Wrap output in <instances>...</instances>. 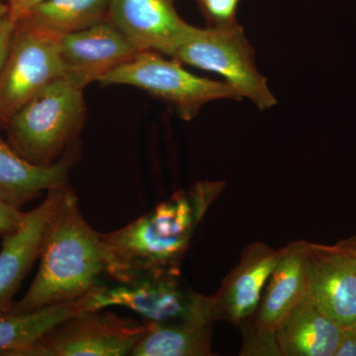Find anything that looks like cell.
Returning a JSON list of instances; mask_svg holds the SVG:
<instances>
[{
	"instance_id": "22",
	"label": "cell",
	"mask_w": 356,
	"mask_h": 356,
	"mask_svg": "<svg viewBox=\"0 0 356 356\" xmlns=\"http://www.w3.org/2000/svg\"><path fill=\"white\" fill-rule=\"evenodd\" d=\"M13 28L14 20L11 18L10 15L0 26V69H1L7 50H8L9 42H10L11 35H13Z\"/></svg>"
},
{
	"instance_id": "25",
	"label": "cell",
	"mask_w": 356,
	"mask_h": 356,
	"mask_svg": "<svg viewBox=\"0 0 356 356\" xmlns=\"http://www.w3.org/2000/svg\"><path fill=\"white\" fill-rule=\"evenodd\" d=\"M341 242L346 243V245H348V247H350L356 254V236L348 238V240L341 241Z\"/></svg>"
},
{
	"instance_id": "17",
	"label": "cell",
	"mask_w": 356,
	"mask_h": 356,
	"mask_svg": "<svg viewBox=\"0 0 356 356\" xmlns=\"http://www.w3.org/2000/svg\"><path fill=\"white\" fill-rule=\"evenodd\" d=\"M149 324V330L140 337L130 355H214L211 348L213 324L210 323L184 321L170 324Z\"/></svg>"
},
{
	"instance_id": "12",
	"label": "cell",
	"mask_w": 356,
	"mask_h": 356,
	"mask_svg": "<svg viewBox=\"0 0 356 356\" xmlns=\"http://www.w3.org/2000/svg\"><path fill=\"white\" fill-rule=\"evenodd\" d=\"M69 191V189H67ZM67 191H50L38 207L25 213L20 228L2 238L0 250V314H6L35 262Z\"/></svg>"
},
{
	"instance_id": "6",
	"label": "cell",
	"mask_w": 356,
	"mask_h": 356,
	"mask_svg": "<svg viewBox=\"0 0 356 356\" xmlns=\"http://www.w3.org/2000/svg\"><path fill=\"white\" fill-rule=\"evenodd\" d=\"M64 77L58 38L23 18L14 19L0 69V128L28 100L51 81Z\"/></svg>"
},
{
	"instance_id": "18",
	"label": "cell",
	"mask_w": 356,
	"mask_h": 356,
	"mask_svg": "<svg viewBox=\"0 0 356 356\" xmlns=\"http://www.w3.org/2000/svg\"><path fill=\"white\" fill-rule=\"evenodd\" d=\"M86 311V296L31 312L0 314V356H16L70 316Z\"/></svg>"
},
{
	"instance_id": "9",
	"label": "cell",
	"mask_w": 356,
	"mask_h": 356,
	"mask_svg": "<svg viewBox=\"0 0 356 356\" xmlns=\"http://www.w3.org/2000/svg\"><path fill=\"white\" fill-rule=\"evenodd\" d=\"M312 301L341 327L356 324V254L348 245L307 242Z\"/></svg>"
},
{
	"instance_id": "10",
	"label": "cell",
	"mask_w": 356,
	"mask_h": 356,
	"mask_svg": "<svg viewBox=\"0 0 356 356\" xmlns=\"http://www.w3.org/2000/svg\"><path fill=\"white\" fill-rule=\"evenodd\" d=\"M64 77L81 88L135 57L139 50L110 21L58 38Z\"/></svg>"
},
{
	"instance_id": "19",
	"label": "cell",
	"mask_w": 356,
	"mask_h": 356,
	"mask_svg": "<svg viewBox=\"0 0 356 356\" xmlns=\"http://www.w3.org/2000/svg\"><path fill=\"white\" fill-rule=\"evenodd\" d=\"M240 0H197L199 8L202 11L208 26L234 24L236 21Z\"/></svg>"
},
{
	"instance_id": "24",
	"label": "cell",
	"mask_w": 356,
	"mask_h": 356,
	"mask_svg": "<svg viewBox=\"0 0 356 356\" xmlns=\"http://www.w3.org/2000/svg\"><path fill=\"white\" fill-rule=\"evenodd\" d=\"M9 15H10L9 4L3 0H0V26L8 18Z\"/></svg>"
},
{
	"instance_id": "5",
	"label": "cell",
	"mask_w": 356,
	"mask_h": 356,
	"mask_svg": "<svg viewBox=\"0 0 356 356\" xmlns=\"http://www.w3.org/2000/svg\"><path fill=\"white\" fill-rule=\"evenodd\" d=\"M170 58L220 74L241 97L248 98L261 110L271 108L277 102L266 77L257 70L254 48L238 22L205 29L195 27Z\"/></svg>"
},
{
	"instance_id": "16",
	"label": "cell",
	"mask_w": 356,
	"mask_h": 356,
	"mask_svg": "<svg viewBox=\"0 0 356 356\" xmlns=\"http://www.w3.org/2000/svg\"><path fill=\"white\" fill-rule=\"evenodd\" d=\"M110 3L111 0H41L14 19L23 18L60 38L109 21Z\"/></svg>"
},
{
	"instance_id": "13",
	"label": "cell",
	"mask_w": 356,
	"mask_h": 356,
	"mask_svg": "<svg viewBox=\"0 0 356 356\" xmlns=\"http://www.w3.org/2000/svg\"><path fill=\"white\" fill-rule=\"evenodd\" d=\"M282 248L254 242L243 248L240 261L222 280L213 296L220 320L242 325L254 315L262 291L280 261Z\"/></svg>"
},
{
	"instance_id": "11",
	"label": "cell",
	"mask_w": 356,
	"mask_h": 356,
	"mask_svg": "<svg viewBox=\"0 0 356 356\" xmlns=\"http://www.w3.org/2000/svg\"><path fill=\"white\" fill-rule=\"evenodd\" d=\"M109 21L140 51L168 57L195 29L180 17L175 0H111Z\"/></svg>"
},
{
	"instance_id": "21",
	"label": "cell",
	"mask_w": 356,
	"mask_h": 356,
	"mask_svg": "<svg viewBox=\"0 0 356 356\" xmlns=\"http://www.w3.org/2000/svg\"><path fill=\"white\" fill-rule=\"evenodd\" d=\"M334 356H356V325L343 327Z\"/></svg>"
},
{
	"instance_id": "27",
	"label": "cell",
	"mask_w": 356,
	"mask_h": 356,
	"mask_svg": "<svg viewBox=\"0 0 356 356\" xmlns=\"http://www.w3.org/2000/svg\"><path fill=\"white\" fill-rule=\"evenodd\" d=\"M355 325H356V324H355Z\"/></svg>"
},
{
	"instance_id": "1",
	"label": "cell",
	"mask_w": 356,
	"mask_h": 356,
	"mask_svg": "<svg viewBox=\"0 0 356 356\" xmlns=\"http://www.w3.org/2000/svg\"><path fill=\"white\" fill-rule=\"evenodd\" d=\"M31 286L6 314L19 315L74 301L102 284L106 274L102 234L84 220L72 188L65 192L39 255Z\"/></svg>"
},
{
	"instance_id": "26",
	"label": "cell",
	"mask_w": 356,
	"mask_h": 356,
	"mask_svg": "<svg viewBox=\"0 0 356 356\" xmlns=\"http://www.w3.org/2000/svg\"><path fill=\"white\" fill-rule=\"evenodd\" d=\"M3 1L7 2V3H10V2H13V0H3Z\"/></svg>"
},
{
	"instance_id": "14",
	"label": "cell",
	"mask_w": 356,
	"mask_h": 356,
	"mask_svg": "<svg viewBox=\"0 0 356 356\" xmlns=\"http://www.w3.org/2000/svg\"><path fill=\"white\" fill-rule=\"evenodd\" d=\"M76 161V151L70 147L53 165H35L0 136V201L21 209L44 192L70 189V170Z\"/></svg>"
},
{
	"instance_id": "23",
	"label": "cell",
	"mask_w": 356,
	"mask_h": 356,
	"mask_svg": "<svg viewBox=\"0 0 356 356\" xmlns=\"http://www.w3.org/2000/svg\"><path fill=\"white\" fill-rule=\"evenodd\" d=\"M41 0H13L9 4L10 8V16L13 19L19 16L20 14L24 13L26 10L34 4L38 3Z\"/></svg>"
},
{
	"instance_id": "3",
	"label": "cell",
	"mask_w": 356,
	"mask_h": 356,
	"mask_svg": "<svg viewBox=\"0 0 356 356\" xmlns=\"http://www.w3.org/2000/svg\"><path fill=\"white\" fill-rule=\"evenodd\" d=\"M180 277V273H168L129 282L102 283L86 295V311L125 307L154 324L184 321L214 324L220 320L213 296L189 289Z\"/></svg>"
},
{
	"instance_id": "2",
	"label": "cell",
	"mask_w": 356,
	"mask_h": 356,
	"mask_svg": "<svg viewBox=\"0 0 356 356\" xmlns=\"http://www.w3.org/2000/svg\"><path fill=\"white\" fill-rule=\"evenodd\" d=\"M86 120L83 88L60 77L28 100L3 129L16 153L35 165L48 166L74 145Z\"/></svg>"
},
{
	"instance_id": "8",
	"label": "cell",
	"mask_w": 356,
	"mask_h": 356,
	"mask_svg": "<svg viewBox=\"0 0 356 356\" xmlns=\"http://www.w3.org/2000/svg\"><path fill=\"white\" fill-rule=\"evenodd\" d=\"M306 245V241H295L282 248V254L267 281L259 308L241 325L243 343L240 355L280 356L276 330L308 290Z\"/></svg>"
},
{
	"instance_id": "15",
	"label": "cell",
	"mask_w": 356,
	"mask_h": 356,
	"mask_svg": "<svg viewBox=\"0 0 356 356\" xmlns=\"http://www.w3.org/2000/svg\"><path fill=\"white\" fill-rule=\"evenodd\" d=\"M341 331L306 294L276 330L275 339L281 356H334Z\"/></svg>"
},
{
	"instance_id": "20",
	"label": "cell",
	"mask_w": 356,
	"mask_h": 356,
	"mask_svg": "<svg viewBox=\"0 0 356 356\" xmlns=\"http://www.w3.org/2000/svg\"><path fill=\"white\" fill-rule=\"evenodd\" d=\"M25 213L0 201V238L15 233L24 221Z\"/></svg>"
},
{
	"instance_id": "7",
	"label": "cell",
	"mask_w": 356,
	"mask_h": 356,
	"mask_svg": "<svg viewBox=\"0 0 356 356\" xmlns=\"http://www.w3.org/2000/svg\"><path fill=\"white\" fill-rule=\"evenodd\" d=\"M149 327L145 321L120 317L105 309L79 312L16 356L130 355Z\"/></svg>"
},
{
	"instance_id": "4",
	"label": "cell",
	"mask_w": 356,
	"mask_h": 356,
	"mask_svg": "<svg viewBox=\"0 0 356 356\" xmlns=\"http://www.w3.org/2000/svg\"><path fill=\"white\" fill-rule=\"evenodd\" d=\"M154 51H140L127 63L98 79L103 86H130L172 105L180 118L191 121L204 105L219 99H242L226 81L191 74L175 58Z\"/></svg>"
}]
</instances>
